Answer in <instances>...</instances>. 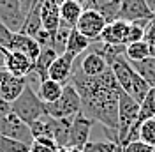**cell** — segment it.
<instances>
[{"label":"cell","mask_w":155,"mask_h":152,"mask_svg":"<svg viewBox=\"0 0 155 152\" xmlns=\"http://www.w3.org/2000/svg\"><path fill=\"white\" fill-rule=\"evenodd\" d=\"M71 83L81 97V113L94 122L102 124L104 129H109L118 136V95L122 88L111 67L92 78L76 67L74 62Z\"/></svg>","instance_id":"cell-1"},{"label":"cell","mask_w":155,"mask_h":152,"mask_svg":"<svg viewBox=\"0 0 155 152\" xmlns=\"http://www.w3.org/2000/svg\"><path fill=\"white\" fill-rule=\"evenodd\" d=\"M11 112L18 115L27 126H28L30 122L41 119V117L48 115L46 103H44V101L39 97L37 92L30 87V83L25 87V90L18 95V99L11 103Z\"/></svg>","instance_id":"cell-2"},{"label":"cell","mask_w":155,"mask_h":152,"mask_svg":"<svg viewBox=\"0 0 155 152\" xmlns=\"http://www.w3.org/2000/svg\"><path fill=\"white\" fill-rule=\"evenodd\" d=\"M48 115H51L53 119H72L74 115L81 112V97L78 94V90L74 85L69 81L64 85V92L58 97L55 103L46 105Z\"/></svg>","instance_id":"cell-3"},{"label":"cell","mask_w":155,"mask_h":152,"mask_svg":"<svg viewBox=\"0 0 155 152\" xmlns=\"http://www.w3.org/2000/svg\"><path fill=\"white\" fill-rule=\"evenodd\" d=\"M139 113V103L130 95L120 90L118 95V145L125 140L129 129L132 127Z\"/></svg>","instance_id":"cell-4"},{"label":"cell","mask_w":155,"mask_h":152,"mask_svg":"<svg viewBox=\"0 0 155 152\" xmlns=\"http://www.w3.org/2000/svg\"><path fill=\"white\" fill-rule=\"evenodd\" d=\"M106 25L107 21L101 11L95 9V7H87V9H83L74 29L79 30L83 36H87L90 41H97Z\"/></svg>","instance_id":"cell-5"},{"label":"cell","mask_w":155,"mask_h":152,"mask_svg":"<svg viewBox=\"0 0 155 152\" xmlns=\"http://www.w3.org/2000/svg\"><path fill=\"white\" fill-rule=\"evenodd\" d=\"M0 134L28 143V145L34 142V136L30 133L28 126L12 112H9L7 115H0Z\"/></svg>","instance_id":"cell-6"},{"label":"cell","mask_w":155,"mask_h":152,"mask_svg":"<svg viewBox=\"0 0 155 152\" xmlns=\"http://www.w3.org/2000/svg\"><path fill=\"white\" fill-rule=\"evenodd\" d=\"M116 19H125V21H130V23L132 21L153 19V11L150 9L146 0H120Z\"/></svg>","instance_id":"cell-7"},{"label":"cell","mask_w":155,"mask_h":152,"mask_svg":"<svg viewBox=\"0 0 155 152\" xmlns=\"http://www.w3.org/2000/svg\"><path fill=\"white\" fill-rule=\"evenodd\" d=\"M94 120L88 119L87 115H83L81 112L78 115L72 117L71 120V129H69V142L67 147H76V149H81L88 143V138H90V133H92V126H94Z\"/></svg>","instance_id":"cell-8"},{"label":"cell","mask_w":155,"mask_h":152,"mask_svg":"<svg viewBox=\"0 0 155 152\" xmlns=\"http://www.w3.org/2000/svg\"><path fill=\"white\" fill-rule=\"evenodd\" d=\"M27 85H28L27 76H14L5 69L0 71V95L5 101H9V103L16 101Z\"/></svg>","instance_id":"cell-9"},{"label":"cell","mask_w":155,"mask_h":152,"mask_svg":"<svg viewBox=\"0 0 155 152\" xmlns=\"http://www.w3.org/2000/svg\"><path fill=\"white\" fill-rule=\"evenodd\" d=\"M0 21L12 32H19L25 21V12L21 9L19 0H0Z\"/></svg>","instance_id":"cell-10"},{"label":"cell","mask_w":155,"mask_h":152,"mask_svg":"<svg viewBox=\"0 0 155 152\" xmlns=\"http://www.w3.org/2000/svg\"><path fill=\"white\" fill-rule=\"evenodd\" d=\"M74 62H76V58L71 57L69 53L58 55V57L53 60V64L49 66V69H48V78L55 80V81H60L62 85L69 83L71 78H72Z\"/></svg>","instance_id":"cell-11"},{"label":"cell","mask_w":155,"mask_h":152,"mask_svg":"<svg viewBox=\"0 0 155 152\" xmlns=\"http://www.w3.org/2000/svg\"><path fill=\"white\" fill-rule=\"evenodd\" d=\"M129 23L130 21H125V19H113L104 27L97 41H102L106 44H125Z\"/></svg>","instance_id":"cell-12"},{"label":"cell","mask_w":155,"mask_h":152,"mask_svg":"<svg viewBox=\"0 0 155 152\" xmlns=\"http://www.w3.org/2000/svg\"><path fill=\"white\" fill-rule=\"evenodd\" d=\"M9 50H14V51H19V53L27 55L32 62H34V60L39 57V53H41V46H39V43L34 37H30V36H27V34H23V32H12Z\"/></svg>","instance_id":"cell-13"},{"label":"cell","mask_w":155,"mask_h":152,"mask_svg":"<svg viewBox=\"0 0 155 152\" xmlns=\"http://www.w3.org/2000/svg\"><path fill=\"white\" fill-rule=\"evenodd\" d=\"M34 62L30 60L27 55L14 51V50H7L5 51V71H9L14 76H28L32 73Z\"/></svg>","instance_id":"cell-14"},{"label":"cell","mask_w":155,"mask_h":152,"mask_svg":"<svg viewBox=\"0 0 155 152\" xmlns=\"http://www.w3.org/2000/svg\"><path fill=\"white\" fill-rule=\"evenodd\" d=\"M39 14H41V23H42V29L55 34L57 29L60 27V5L49 2V0H41V5H39Z\"/></svg>","instance_id":"cell-15"},{"label":"cell","mask_w":155,"mask_h":152,"mask_svg":"<svg viewBox=\"0 0 155 152\" xmlns=\"http://www.w3.org/2000/svg\"><path fill=\"white\" fill-rule=\"evenodd\" d=\"M107 67L109 66L106 64V60L101 57L99 53L92 51V50H87V51L83 53L81 60H79V69H81L87 76H92V78L102 74Z\"/></svg>","instance_id":"cell-16"},{"label":"cell","mask_w":155,"mask_h":152,"mask_svg":"<svg viewBox=\"0 0 155 152\" xmlns=\"http://www.w3.org/2000/svg\"><path fill=\"white\" fill-rule=\"evenodd\" d=\"M57 57H58V53L51 46L41 48V53H39V57L34 60V67H32V73H30V74H34L39 80V83H41L42 80L48 78V69Z\"/></svg>","instance_id":"cell-17"},{"label":"cell","mask_w":155,"mask_h":152,"mask_svg":"<svg viewBox=\"0 0 155 152\" xmlns=\"http://www.w3.org/2000/svg\"><path fill=\"white\" fill-rule=\"evenodd\" d=\"M90 44H92V41H90L87 36H83V34L76 29H71L67 43H65V51H64V53H69L71 57L78 58L79 55H83L88 48H90Z\"/></svg>","instance_id":"cell-18"},{"label":"cell","mask_w":155,"mask_h":152,"mask_svg":"<svg viewBox=\"0 0 155 152\" xmlns=\"http://www.w3.org/2000/svg\"><path fill=\"white\" fill-rule=\"evenodd\" d=\"M81 12H83V4L78 0H64L60 4V19L71 29L76 27Z\"/></svg>","instance_id":"cell-19"},{"label":"cell","mask_w":155,"mask_h":152,"mask_svg":"<svg viewBox=\"0 0 155 152\" xmlns=\"http://www.w3.org/2000/svg\"><path fill=\"white\" fill-rule=\"evenodd\" d=\"M62 92H64V85H62L60 81L51 80V78L42 80V81L39 83V88H37L39 97H41L46 105H49V103H55L58 97L62 95Z\"/></svg>","instance_id":"cell-20"},{"label":"cell","mask_w":155,"mask_h":152,"mask_svg":"<svg viewBox=\"0 0 155 152\" xmlns=\"http://www.w3.org/2000/svg\"><path fill=\"white\" fill-rule=\"evenodd\" d=\"M130 66L145 78V81L148 85L155 87V57H146L143 60L130 62Z\"/></svg>","instance_id":"cell-21"},{"label":"cell","mask_w":155,"mask_h":152,"mask_svg":"<svg viewBox=\"0 0 155 152\" xmlns=\"http://www.w3.org/2000/svg\"><path fill=\"white\" fill-rule=\"evenodd\" d=\"M39 5H41V2H39L37 5L30 11L27 16H25V21H23V25H21V29H19V32L27 34V36H30V37H35V36H37V32L42 29L41 14H39Z\"/></svg>","instance_id":"cell-22"},{"label":"cell","mask_w":155,"mask_h":152,"mask_svg":"<svg viewBox=\"0 0 155 152\" xmlns=\"http://www.w3.org/2000/svg\"><path fill=\"white\" fill-rule=\"evenodd\" d=\"M71 120L72 119H53V140L57 142L58 149L60 147H67Z\"/></svg>","instance_id":"cell-23"},{"label":"cell","mask_w":155,"mask_h":152,"mask_svg":"<svg viewBox=\"0 0 155 152\" xmlns=\"http://www.w3.org/2000/svg\"><path fill=\"white\" fill-rule=\"evenodd\" d=\"M129 62H136V60H143V58L150 57V44L146 43L145 39L143 41H137V43H130L125 46V53Z\"/></svg>","instance_id":"cell-24"},{"label":"cell","mask_w":155,"mask_h":152,"mask_svg":"<svg viewBox=\"0 0 155 152\" xmlns=\"http://www.w3.org/2000/svg\"><path fill=\"white\" fill-rule=\"evenodd\" d=\"M69 32H71V27H67L65 23L60 21V27L57 29V32L53 34V43H51V48L57 51L58 55H62L65 51V43H67Z\"/></svg>","instance_id":"cell-25"},{"label":"cell","mask_w":155,"mask_h":152,"mask_svg":"<svg viewBox=\"0 0 155 152\" xmlns=\"http://www.w3.org/2000/svg\"><path fill=\"white\" fill-rule=\"evenodd\" d=\"M137 140H141V142H145V143H150V145L155 147V117L145 120L139 126V129H137Z\"/></svg>","instance_id":"cell-26"},{"label":"cell","mask_w":155,"mask_h":152,"mask_svg":"<svg viewBox=\"0 0 155 152\" xmlns=\"http://www.w3.org/2000/svg\"><path fill=\"white\" fill-rule=\"evenodd\" d=\"M28 143H23L19 140L0 134V152H28Z\"/></svg>","instance_id":"cell-27"},{"label":"cell","mask_w":155,"mask_h":152,"mask_svg":"<svg viewBox=\"0 0 155 152\" xmlns=\"http://www.w3.org/2000/svg\"><path fill=\"white\" fill-rule=\"evenodd\" d=\"M83 152H118L116 142H90L83 147Z\"/></svg>","instance_id":"cell-28"},{"label":"cell","mask_w":155,"mask_h":152,"mask_svg":"<svg viewBox=\"0 0 155 152\" xmlns=\"http://www.w3.org/2000/svg\"><path fill=\"white\" fill-rule=\"evenodd\" d=\"M118 152H155V147L141 140H132L125 145H118Z\"/></svg>","instance_id":"cell-29"},{"label":"cell","mask_w":155,"mask_h":152,"mask_svg":"<svg viewBox=\"0 0 155 152\" xmlns=\"http://www.w3.org/2000/svg\"><path fill=\"white\" fill-rule=\"evenodd\" d=\"M145 37V27H141L139 23H129V30H127V37H125V46L130 43H137V41H143Z\"/></svg>","instance_id":"cell-30"},{"label":"cell","mask_w":155,"mask_h":152,"mask_svg":"<svg viewBox=\"0 0 155 152\" xmlns=\"http://www.w3.org/2000/svg\"><path fill=\"white\" fill-rule=\"evenodd\" d=\"M11 37H12V30H11L7 25H4V23L0 21V48L9 50Z\"/></svg>","instance_id":"cell-31"},{"label":"cell","mask_w":155,"mask_h":152,"mask_svg":"<svg viewBox=\"0 0 155 152\" xmlns=\"http://www.w3.org/2000/svg\"><path fill=\"white\" fill-rule=\"evenodd\" d=\"M143 39H145L150 46H155V21L153 19L145 27V37Z\"/></svg>","instance_id":"cell-32"},{"label":"cell","mask_w":155,"mask_h":152,"mask_svg":"<svg viewBox=\"0 0 155 152\" xmlns=\"http://www.w3.org/2000/svg\"><path fill=\"white\" fill-rule=\"evenodd\" d=\"M28 152H58V149H53V147H46L39 142H32L30 143Z\"/></svg>","instance_id":"cell-33"},{"label":"cell","mask_w":155,"mask_h":152,"mask_svg":"<svg viewBox=\"0 0 155 152\" xmlns=\"http://www.w3.org/2000/svg\"><path fill=\"white\" fill-rule=\"evenodd\" d=\"M39 2H41V0H19V4H21V9H23V12H25V16H27L30 11L37 5Z\"/></svg>","instance_id":"cell-34"},{"label":"cell","mask_w":155,"mask_h":152,"mask_svg":"<svg viewBox=\"0 0 155 152\" xmlns=\"http://www.w3.org/2000/svg\"><path fill=\"white\" fill-rule=\"evenodd\" d=\"M11 112V103L5 101L2 95H0V115H7Z\"/></svg>","instance_id":"cell-35"},{"label":"cell","mask_w":155,"mask_h":152,"mask_svg":"<svg viewBox=\"0 0 155 152\" xmlns=\"http://www.w3.org/2000/svg\"><path fill=\"white\" fill-rule=\"evenodd\" d=\"M58 152H83L81 149H76V147H60Z\"/></svg>","instance_id":"cell-36"},{"label":"cell","mask_w":155,"mask_h":152,"mask_svg":"<svg viewBox=\"0 0 155 152\" xmlns=\"http://www.w3.org/2000/svg\"><path fill=\"white\" fill-rule=\"evenodd\" d=\"M49 2H53V4H57V5H60V4H62L64 0H49Z\"/></svg>","instance_id":"cell-37"},{"label":"cell","mask_w":155,"mask_h":152,"mask_svg":"<svg viewBox=\"0 0 155 152\" xmlns=\"http://www.w3.org/2000/svg\"><path fill=\"white\" fill-rule=\"evenodd\" d=\"M153 21H155V14H153Z\"/></svg>","instance_id":"cell-38"},{"label":"cell","mask_w":155,"mask_h":152,"mask_svg":"<svg viewBox=\"0 0 155 152\" xmlns=\"http://www.w3.org/2000/svg\"><path fill=\"white\" fill-rule=\"evenodd\" d=\"M116 2H120V0H116Z\"/></svg>","instance_id":"cell-39"}]
</instances>
